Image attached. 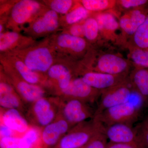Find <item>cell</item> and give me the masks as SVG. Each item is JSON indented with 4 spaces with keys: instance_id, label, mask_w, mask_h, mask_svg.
I'll list each match as a JSON object with an SVG mask.
<instances>
[{
    "instance_id": "obj_2",
    "label": "cell",
    "mask_w": 148,
    "mask_h": 148,
    "mask_svg": "<svg viewBox=\"0 0 148 148\" xmlns=\"http://www.w3.org/2000/svg\"><path fill=\"white\" fill-rule=\"evenodd\" d=\"M47 9L45 5L37 1H18L11 9L8 25L16 32L24 25L31 24Z\"/></svg>"
},
{
    "instance_id": "obj_34",
    "label": "cell",
    "mask_w": 148,
    "mask_h": 148,
    "mask_svg": "<svg viewBox=\"0 0 148 148\" xmlns=\"http://www.w3.org/2000/svg\"><path fill=\"white\" fill-rule=\"evenodd\" d=\"M148 3L147 0H122L120 2L122 6L126 9L144 6Z\"/></svg>"
},
{
    "instance_id": "obj_7",
    "label": "cell",
    "mask_w": 148,
    "mask_h": 148,
    "mask_svg": "<svg viewBox=\"0 0 148 148\" xmlns=\"http://www.w3.org/2000/svg\"><path fill=\"white\" fill-rule=\"evenodd\" d=\"M4 69L10 78V81L16 92L25 101L34 103L44 98L45 92L40 86L31 84L25 81L16 72L7 66L4 67Z\"/></svg>"
},
{
    "instance_id": "obj_21",
    "label": "cell",
    "mask_w": 148,
    "mask_h": 148,
    "mask_svg": "<svg viewBox=\"0 0 148 148\" xmlns=\"http://www.w3.org/2000/svg\"><path fill=\"white\" fill-rule=\"evenodd\" d=\"M47 74L49 77L56 82L60 91L67 88L73 79L71 71L64 64H53Z\"/></svg>"
},
{
    "instance_id": "obj_29",
    "label": "cell",
    "mask_w": 148,
    "mask_h": 148,
    "mask_svg": "<svg viewBox=\"0 0 148 148\" xmlns=\"http://www.w3.org/2000/svg\"><path fill=\"white\" fill-rule=\"evenodd\" d=\"M81 3L88 11L106 10L111 6V2L107 0H83Z\"/></svg>"
},
{
    "instance_id": "obj_25",
    "label": "cell",
    "mask_w": 148,
    "mask_h": 148,
    "mask_svg": "<svg viewBox=\"0 0 148 148\" xmlns=\"http://www.w3.org/2000/svg\"><path fill=\"white\" fill-rule=\"evenodd\" d=\"M89 14V11L82 5L77 7L68 12L65 16L66 23L69 25L77 24L80 21L86 18Z\"/></svg>"
},
{
    "instance_id": "obj_35",
    "label": "cell",
    "mask_w": 148,
    "mask_h": 148,
    "mask_svg": "<svg viewBox=\"0 0 148 148\" xmlns=\"http://www.w3.org/2000/svg\"><path fill=\"white\" fill-rule=\"evenodd\" d=\"M69 32L68 34L72 36L83 38L84 37V24H76L71 25L69 28Z\"/></svg>"
},
{
    "instance_id": "obj_26",
    "label": "cell",
    "mask_w": 148,
    "mask_h": 148,
    "mask_svg": "<svg viewBox=\"0 0 148 148\" xmlns=\"http://www.w3.org/2000/svg\"><path fill=\"white\" fill-rule=\"evenodd\" d=\"M1 148H32L23 137H11L1 138Z\"/></svg>"
},
{
    "instance_id": "obj_18",
    "label": "cell",
    "mask_w": 148,
    "mask_h": 148,
    "mask_svg": "<svg viewBox=\"0 0 148 148\" xmlns=\"http://www.w3.org/2000/svg\"><path fill=\"white\" fill-rule=\"evenodd\" d=\"M35 118L38 123L45 126L52 122L55 113L51 103L47 99L42 98L34 103L33 107Z\"/></svg>"
},
{
    "instance_id": "obj_9",
    "label": "cell",
    "mask_w": 148,
    "mask_h": 148,
    "mask_svg": "<svg viewBox=\"0 0 148 148\" xmlns=\"http://www.w3.org/2000/svg\"><path fill=\"white\" fill-rule=\"evenodd\" d=\"M102 131L110 140L117 143H140L137 131L132 125L117 123L110 126L103 125Z\"/></svg>"
},
{
    "instance_id": "obj_37",
    "label": "cell",
    "mask_w": 148,
    "mask_h": 148,
    "mask_svg": "<svg viewBox=\"0 0 148 148\" xmlns=\"http://www.w3.org/2000/svg\"><path fill=\"white\" fill-rule=\"evenodd\" d=\"M14 132L10 127L1 122L0 127V135L1 138L14 137Z\"/></svg>"
},
{
    "instance_id": "obj_24",
    "label": "cell",
    "mask_w": 148,
    "mask_h": 148,
    "mask_svg": "<svg viewBox=\"0 0 148 148\" xmlns=\"http://www.w3.org/2000/svg\"><path fill=\"white\" fill-rule=\"evenodd\" d=\"M134 40L138 48L148 49V13L145 21L134 34Z\"/></svg>"
},
{
    "instance_id": "obj_14",
    "label": "cell",
    "mask_w": 148,
    "mask_h": 148,
    "mask_svg": "<svg viewBox=\"0 0 148 148\" xmlns=\"http://www.w3.org/2000/svg\"><path fill=\"white\" fill-rule=\"evenodd\" d=\"M31 37L24 36L18 32H8L1 34L0 51L4 54L9 53L28 47L35 44Z\"/></svg>"
},
{
    "instance_id": "obj_31",
    "label": "cell",
    "mask_w": 148,
    "mask_h": 148,
    "mask_svg": "<svg viewBox=\"0 0 148 148\" xmlns=\"http://www.w3.org/2000/svg\"><path fill=\"white\" fill-rule=\"evenodd\" d=\"M103 126L96 132L84 148H106L108 145V139L102 131Z\"/></svg>"
},
{
    "instance_id": "obj_28",
    "label": "cell",
    "mask_w": 148,
    "mask_h": 148,
    "mask_svg": "<svg viewBox=\"0 0 148 148\" xmlns=\"http://www.w3.org/2000/svg\"><path fill=\"white\" fill-rule=\"evenodd\" d=\"M84 26V37L88 40L93 41L96 39L100 30L96 18L92 17L87 18Z\"/></svg>"
},
{
    "instance_id": "obj_11",
    "label": "cell",
    "mask_w": 148,
    "mask_h": 148,
    "mask_svg": "<svg viewBox=\"0 0 148 148\" xmlns=\"http://www.w3.org/2000/svg\"><path fill=\"white\" fill-rule=\"evenodd\" d=\"M124 75H110L98 72H88L83 75V80L90 86L103 90L125 82Z\"/></svg>"
},
{
    "instance_id": "obj_27",
    "label": "cell",
    "mask_w": 148,
    "mask_h": 148,
    "mask_svg": "<svg viewBox=\"0 0 148 148\" xmlns=\"http://www.w3.org/2000/svg\"><path fill=\"white\" fill-rule=\"evenodd\" d=\"M46 3L50 9L57 14H66L73 6V2L71 0H53Z\"/></svg>"
},
{
    "instance_id": "obj_4",
    "label": "cell",
    "mask_w": 148,
    "mask_h": 148,
    "mask_svg": "<svg viewBox=\"0 0 148 148\" xmlns=\"http://www.w3.org/2000/svg\"><path fill=\"white\" fill-rule=\"evenodd\" d=\"M102 126L103 124L95 118L91 121H85L77 124L71 132L61 139L59 147H84Z\"/></svg>"
},
{
    "instance_id": "obj_12",
    "label": "cell",
    "mask_w": 148,
    "mask_h": 148,
    "mask_svg": "<svg viewBox=\"0 0 148 148\" xmlns=\"http://www.w3.org/2000/svg\"><path fill=\"white\" fill-rule=\"evenodd\" d=\"M49 42L54 51L64 53H80L86 46V42L83 38L74 36L66 33L58 35Z\"/></svg>"
},
{
    "instance_id": "obj_10",
    "label": "cell",
    "mask_w": 148,
    "mask_h": 148,
    "mask_svg": "<svg viewBox=\"0 0 148 148\" xmlns=\"http://www.w3.org/2000/svg\"><path fill=\"white\" fill-rule=\"evenodd\" d=\"M63 114L69 124L75 125L85 121L93 115L87 103L75 99H69L65 104Z\"/></svg>"
},
{
    "instance_id": "obj_13",
    "label": "cell",
    "mask_w": 148,
    "mask_h": 148,
    "mask_svg": "<svg viewBox=\"0 0 148 148\" xmlns=\"http://www.w3.org/2000/svg\"><path fill=\"white\" fill-rule=\"evenodd\" d=\"M1 59L2 65L12 69L25 81L35 85H38L40 82L41 77L38 73L30 70L23 61L15 56L4 54L1 56Z\"/></svg>"
},
{
    "instance_id": "obj_36",
    "label": "cell",
    "mask_w": 148,
    "mask_h": 148,
    "mask_svg": "<svg viewBox=\"0 0 148 148\" xmlns=\"http://www.w3.org/2000/svg\"><path fill=\"white\" fill-rule=\"evenodd\" d=\"M106 148H144L140 143H117L109 142Z\"/></svg>"
},
{
    "instance_id": "obj_15",
    "label": "cell",
    "mask_w": 148,
    "mask_h": 148,
    "mask_svg": "<svg viewBox=\"0 0 148 148\" xmlns=\"http://www.w3.org/2000/svg\"><path fill=\"white\" fill-rule=\"evenodd\" d=\"M127 67V62L123 58L108 53L102 56L98 59L96 72L115 75H123Z\"/></svg>"
},
{
    "instance_id": "obj_6",
    "label": "cell",
    "mask_w": 148,
    "mask_h": 148,
    "mask_svg": "<svg viewBox=\"0 0 148 148\" xmlns=\"http://www.w3.org/2000/svg\"><path fill=\"white\" fill-rule=\"evenodd\" d=\"M60 24L58 14L50 9L46 10L29 24L25 32L32 37H40L51 34L58 29Z\"/></svg>"
},
{
    "instance_id": "obj_1",
    "label": "cell",
    "mask_w": 148,
    "mask_h": 148,
    "mask_svg": "<svg viewBox=\"0 0 148 148\" xmlns=\"http://www.w3.org/2000/svg\"><path fill=\"white\" fill-rule=\"evenodd\" d=\"M54 51L49 41L32 45L7 54L18 57L30 70L39 73L47 72L54 64Z\"/></svg>"
},
{
    "instance_id": "obj_30",
    "label": "cell",
    "mask_w": 148,
    "mask_h": 148,
    "mask_svg": "<svg viewBox=\"0 0 148 148\" xmlns=\"http://www.w3.org/2000/svg\"><path fill=\"white\" fill-rule=\"evenodd\" d=\"M131 57L140 69H148V49L137 48L131 53Z\"/></svg>"
},
{
    "instance_id": "obj_32",
    "label": "cell",
    "mask_w": 148,
    "mask_h": 148,
    "mask_svg": "<svg viewBox=\"0 0 148 148\" xmlns=\"http://www.w3.org/2000/svg\"><path fill=\"white\" fill-rule=\"evenodd\" d=\"M135 128L140 143L144 148H148V116Z\"/></svg>"
},
{
    "instance_id": "obj_23",
    "label": "cell",
    "mask_w": 148,
    "mask_h": 148,
    "mask_svg": "<svg viewBox=\"0 0 148 148\" xmlns=\"http://www.w3.org/2000/svg\"><path fill=\"white\" fill-rule=\"evenodd\" d=\"M95 18L98 22L100 30L113 32L119 27V23L114 15L110 13L99 14Z\"/></svg>"
},
{
    "instance_id": "obj_3",
    "label": "cell",
    "mask_w": 148,
    "mask_h": 148,
    "mask_svg": "<svg viewBox=\"0 0 148 148\" xmlns=\"http://www.w3.org/2000/svg\"><path fill=\"white\" fill-rule=\"evenodd\" d=\"M143 105L134 104L129 101L107 109L94 118L104 126H110L117 123L132 125L138 120Z\"/></svg>"
},
{
    "instance_id": "obj_5",
    "label": "cell",
    "mask_w": 148,
    "mask_h": 148,
    "mask_svg": "<svg viewBox=\"0 0 148 148\" xmlns=\"http://www.w3.org/2000/svg\"><path fill=\"white\" fill-rule=\"evenodd\" d=\"M132 94V90L126 82L102 90L101 100L94 116L107 109L128 102Z\"/></svg>"
},
{
    "instance_id": "obj_38",
    "label": "cell",
    "mask_w": 148,
    "mask_h": 148,
    "mask_svg": "<svg viewBox=\"0 0 148 148\" xmlns=\"http://www.w3.org/2000/svg\"><path fill=\"white\" fill-rule=\"evenodd\" d=\"M82 148H84V147H82Z\"/></svg>"
},
{
    "instance_id": "obj_8",
    "label": "cell",
    "mask_w": 148,
    "mask_h": 148,
    "mask_svg": "<svg viewBox=\"0 0 148 148\" xmlns=\"http://www.w3.org/2000/svg\"><path fill=\"white\" fill-rule=\"evenodd\" d=\"M61 92L69 99H75L85 103H93L101 95L102 90L93 88L82 78L73 79L66 89Z\"/></svg>"
},
{
    "instance_id": "obj_33",
    "label": "cell",
    "mask_w": 148,
    "mask_h": 148,
    "mask_svg": "<svg viewBox=\"0 0 148 148\" xmlns=\"http://www.w3.org/2000/svg\"><path fill=\"white\" fill-rule=\"evenodd\" d=\"M22 137L33 148L39 139V132L36 128L32 127L29 128Z\"/></svg>"
},
{
    "instance_id": "obj_17",
    "label": "cell",
    "mask_w": 148,
    "mask_h": 148,
    "mask_svg": "<svg viewBox=\"0 0 148 148\" xmlns=\"http://www.w3.org/2000/svg\"><path fill=\"white\" fill-rule=\"evenodd\" d=\"M10 81L1 78L0 105L7 109H16L21 106V102L18 93Z\"/></svg>"
},
{
    "instance_id": "obj_20",
    "label": "cell",
    "mask_w": 148,
    "mask_h": 148,
    "mask_svg": "<svg viewBox=\"0 0 148 148\" xmlns=\"http://www.w3.org/2000/svg\"><path fill=\"white\" fill-rule=\"evenodd\" d=\"M1 122L18 133H25L29 129L27 120L16 109H7L2 115Z\"/></svg>"
},
{
    "instance_id": "obj_16",
    "label": "cell",
    "mask_w": 148,
    "mask_h": 148,
    "mask_svg": "<svg viewBox=\"0 0 148 148\" xmlns=\"http://www.w3.org/2000/svg\"><path fill=\"white\" fill-rule=\"evenodd\" d=\"M69 125L66 119H61L52 122L46 125L42 133L43 143L47 146L54 145L61 136L67 132Z\"/></svg>"
},
{
    "instance_id": "obj_19",
    "label": "cell",
    "mask_w": 148,
    "mask_h": 148,
    "mask_svg": "<svg viewBox=\"0 0 148 148\" xmlns=\"http://www.w3.org/2000/svg\"><path fill=\"white\" fill-rule=\"evenodd\" d=\"M148 10L136 9L121 18L119 25L121 28L128 35H134L147 17Z\"/></svg>"
},
{
    "instance_id": "obj_22",
    "label": "cell",
    "mask_w": 148,
    "mask_h": 148,
    "mask_svg": "<svg viewBox=\"0 0 148 148\" xmlns=\"http://www.w3.org/2000/svg\"><path fill=\"white\" fill-rule=\"evenodd\" d=\"M132 83L135 92L146 102L148 101V69H139L132 76Z\"/></svg>"
}]
</instances>
